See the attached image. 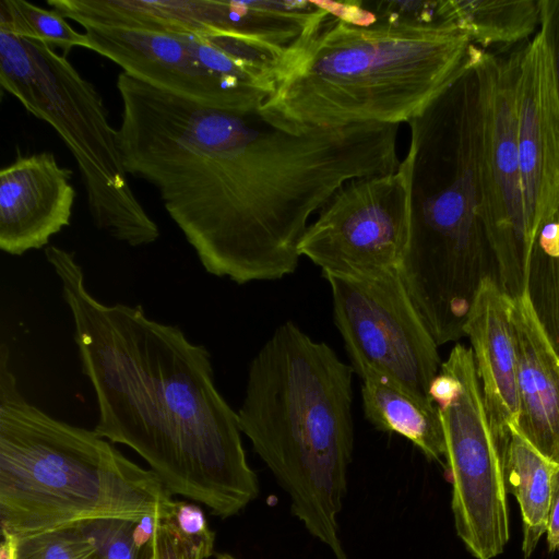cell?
Listing matches in <instances>:
<instances>
[{
    "instance_id": "8",
    "label": "cell",
    "mask_w": 559,
    "mask_h": 559,
    "mask_svg": "<svg viewBox=\"0 0 559 559\" xmlns=\"http://www.w3.org/2000/svg\"><path fill=\"white\" fill-rule=\"evenodd\" d=\"M87 49L124 73L222 110L257 112L273 93L284 50L233 33L191 34L86 24Z\"/></svg>"
},
{
    "instance_id": "16",
    "label": "cell",
    "mask_w": 559,
    "mask_h": 559,
    "mask_svg": "<svg viewBox=\"0 0 559 559\" xmlns=\"http://www.w3.org/2000/svg\"><path fill=\"white\" fill-rule=\"evenodd\" d=\"M520 419L518 430L544 456L559 464V353L531 290L512 297Z\"/></svg>"
},
{
    "instance_id": "18",
    "label": "cell",
    "mask_w": 559,
    "mask_h": 559,
    "mask_svg": "<svg viewBox=\"0 0 559 559\" xmlns=\"http://www.w3.org/2000/svg\"><path fill=\"white\" fill-rule=\"evenodd\" d=\"M558 464L537 451L514 428L504 449L507 491L520 506L523 522L522 550L527 559L546 534L552 475Z\"/></svg>"
},
{
    "instance_id": "26",
    "label": "cell",
    "mask_w": 559,
    "mask_h": 559,
    "mask_svg": "<svg viewBox=\"0 0 559 559\" xmlns=\"http://www.w3.org/2000/svg\"><path fill=\"white\" fill-rule=\"evenodd\" d=\"M548 44L559 99V0H540V26Z\"/></svg>"
},
{
    "instance_id": "1",
    "label": "cell",
    "mask_w": 559,
    "mask_h": 559,
    "mask_svg": "<svg viewBox=\"0 0 559 559\" xmlns=\"http://www.w3.org/2000/svg\"><path fill=\"white\" fill-rule=\"evenodd\" d=\"M399 127L290 131L260 111L203 106L165 152L162 199L207 273L281 280L298 266L313 213L348 181L399 169Z\"/></svg>"
},
{
    "instance_id": "29",
    "label": "cell",
    "mask_w": 559,
    "mask_h": 559,
    "mask_svg": "<svg viewBox=\"0 0 559 559\" xmlns=\"http://www.w3.org/2000/svg\"><path fill=\"white\" fill-rule=\"evenodd\" d=\"M216 559H236V558L229 554L223 552V554H218Z\"/></svg>"
},
{
    "instance_id": "14",
    "label": "cell",
    "mask_w": 559,
    "mask_h": 559,
    "mask_svg": "<svg viewBox=\"0 0 559 559\" xmlns=\"http://www.w3.org/2000/svg\"><path fill=\"white\" fill-rule=\"evenodd\" d=\"M72 170L52 153L20 156L0 171V249L21 255L46 248L70 225L75 199Z\"/></svg>"
},
{
    "instance_id": "28",
    "label": "cell",
    "mask_w": 559,
    "mask_h": 559,
    "mask_svg": "<svg viewBox=\"0 0 559 559\" xmlns=\"http://www.w3.org/2000/svg\"><path fill=\"white\" fill-rule=\"evenodd\" d=\"M148 559H160L159 554H158L156 535H154V537L151 542Z\"/></svg>"
},
{
    "instance_id": "7",
    "label": "cell",
    "mask_w": 559,
    "mask_h": 559,
    "mask_svg": "<svg viewBox=\"0 0 559 559\" xmlns=\"http://www.w3.org/2000/svg\"><path fill=\"white\" fill-rule=\"evenodd\" d=\"M0 84L64 142L81 173L94 225L131 247L155 242L159 228L129 183L118 129L95 86L67 57L0 28Z\"/></svg>"
},
{
    "instance_id": "17",
    "label": "cell",
    "mask_w": 559,
    "mask_h": 559,
    "mask_svg": "<svg viewBox=\"0 0 559 559\" xmlns=\"http://www.w3.org/2000/svg\"><path fill=\"white\" fill-rule=\"evenodd\" d=\"M359 377L366 419L378 430L406 438L429 460L445 467V441L437 405L380 376Z\"/></svg>"
},
{
    "instance_id": "25",
    "label": "cell",
    "mask_w": 559,
    "mask_h": 559,
    "mask_svg": "<svg viewBox=\"0 0 559 559\" xmlns=\"http://www.w3.org/2000/svg\"><path fill=\"white\" fill-rule=\"evenodd\" d=\"M127 520H97L80 525L97 547L100 559H148L150 546L134 544L133 526Z\"/></svg>"
},
{
    "instance_id": "9",
    "label": "cell",
    "mask_w": 559,
    "mask_h": 559,
    "mask_svg": "<svg viewBox=\"0 0 559 559\" xmlns=\"http://www.w3.org/2000/svg\"><path fill=\"white\" fill-rule=\"evenodd\" d=\"M441 368L460 386L437 405L445 441L457 536L476 559L499 556L510 538L504 449L492 432L471 348L456 344Z\"/></svg>"
},
{
    "instance_id": "20",
    "label": "cell",
    "mask_w": 559,
    "mask_h": 559,
    "mask_svg": "<svg viewBox=\"0 0 559 559\" xmlns=\"http://www.w3.org/2000/svg\"><path fill=\"white\" fill-rule=\"evenodd\" d=\"M155 535L160 559H206L214 551L203 510L187 501L171 499L162 508Z\"/></svg>"
},
{
    "instance_id": "3",
    "label": "cell",
    "mask_w": 559,
    "mask_h": 559,
    "mask_svg": "<svg viewBox=\"0 0 559 559\" xmlns=\"http://www.w3.org/2000/svg\"><path fill=\"white\" fill-rule=\"evenodd\" d=\"M484 51L457 26H358L330 13L286 49L259 111L290 131L408 123Z\"/></svg>"
},
{
    "instance_id": "6",
    "label": "cell",
    "mask_w": 559,
    "mask_h": 559,
    "mask_svg": "<svg viewBox=\"0 0 559 559\" xmlns=\"http://www.w3.org/2000/svg\"><path fill=\"white\" fill-rule=\"evenodd\" d=\"M0 348L1 535L22 538L97 520L138 522L173 498L159 477L94 430L28 403Z\"/></svg>"
},
{
    "instance_id": "2",
    "label": "cell",
    "mask_w": 559,
    "mask_h": 559,
    "mask_svg": "<svg viewBox=\"0 0 559 559\" xmlns=\"http://www.w3.org/2000/svg\"><path fill=\"white\" fill-rule=\"evenodd\" d=\"M73 321L82 372L95 393L97 436L144 459L170 495L237 514L259 493L238 415L214 381L211 354L141 305H107L88 290L74 253L44 250Z\"/></svg>"
},
{
    "instance_id": "19",
    "label": "cell",
    "mask_w": 559,
    "mask_h": 559,
    "mask_svg": "<svg viewBox=\"0 0 559 559\" xmlns=\"http://www.w3.org/2000/svg\"><path fill=\"white\" fill-rule=\"evenodd\" d=\"M459 25L486 50L492 45L522 41L540 26V0H454Z\"/></svg>"
},
{
    "instance_id": "27",
    "label": "cell",
    "mask_w": 559,
    "mask_h": 559,
    "mask_svg": "<svg viewBox=\"0 0 559 559\" xmlns=\"http://www.w3.org/2000/svg\"><path fill=\"white\" fill-rule=\"evenodd\" d=\"M546 537L549 551H559V464L551 480Z\"/></svg>"
},
{
    "instance_id": "5",
    "label": "cell",
    "mask_w": 559,
    "mask_h": 559,
    "mask_svg": "<svg viewBox=\"0 0 559 559\" xmlns=\"http://www.w3.org/2000/svg\"><path fill=\"white\" fill-rule=\"evenodd\" d=\"M408 124V152L399 167L408 195V236L399 274L440 346L462 335L484 276L488 245L481 214L475 67Z\"/></svg>"
},
{
    "instance_id": "15",
    "label": "cell",
    "mask_w": 559,
    "mask_h": 559,
    "mask_svg": "<svg viewBox=\"0 0 559 559\" xmlns=\"http://www.w3.org/2000/svg\"><path fill=\"white\" fill-rule=\"evenodd\" d=\"M512 297L484 275L472 297L462 331L471 342L484 403L496 438L507 443L520 419L516 353L510 318Z\"/></svg>"
},
{
    "instance_id": "24",
    "label": "cell",
    "mask_w": 559,
    "mask_h": 559,
    "mask_svg": "<svg viewBox=\"0 0 559 559\" xmlns=\"http://www.w3.org/2000/svg\"><path fill=\"white\" fill-rule=\"evenodd\" d=\"M13 539V559H100L97 547L81 526Z\"/></svg>"
},
{
    "instance_id": "4",
    "label": "cell",
    "mask_w": 559,
    "mask_h": 559,
    "mask_svg": "<svg viewBox=\"0 0 559 559\" xmlns=\"http://www.w3.org/2000/svg\"><path fill=\"white\" fill-rule=\"evenodd\" d=\"M324 342L287 321L251 360L239 427L290 499L293 514L347 559L337 515L354 450L353 373Z\"/></svg>"
},
{
    "instance_id": "23",
    "label": "cell",
    "mask_w": 559,
    "mask_h": 559,
    "mask_svg": "<svg viewBox=\"0 0 559 559\" xmlns=\"http://www.w3.org/2000/svg\"><path fill=\"white\" fill-rule=\"evenodd\" d=\"M374 16L373 25L438 28L459 25L454 0L361 1Z\"/></svg>"
},
{
    "instance_id": "12",
    "label": "cell",
    "mask_w": 559,
    "mask_h": 559,
    "mask_svg": "<svg viewBox=\"0 0 559 559\" xmlns=\"http://www.w3.org/2000/svg\"><path fill=\"white\" fill-rule=\"evenodd\" d=\"M407 236L408 195L397 169L345 183L309 224L298 252L323 276H367L399 270Z\"/></svg>"
},
{
    "instance_id": "21",
    "label": "cell",
    "mask_w": 559,
    "mask_h": 559,
    "mask_svg": "<svg viewBox=\"0 0 559 559\" xmlns=\"http://www.w3.org/2000/svg\"><path fill=\"white\" fill-rule=\"evenodd\" d=\"M0 28L14 36L36 39L60 49L67 57L74 48L87 49V37L76 32L56 10H47L24 0L0 1Z\"/></svg>"
},
{
    "instance_id": "10",
    "label": "cell",
    "mask_w": 559,
    "mask_h": 559,
    "mask_svg": "<svg viewBox=\"0 0 559 559\" xmlns=\"http://www.w3.org/2000/svg\"><path fill=\"white\" fill-rule=\"evenodd\" d=\"M324 277L332 292L334 322L354 371L380 376L414 396L432 402L429 385L442 365L438 344L407 294L399 270Z\"/></svg>"
},
{
    "instance_id": "11",
    "label": "cell",
    "mask_w": 559,
    "mask_h": 559,
    "mask_svg": "<svg viewBox=\"0 0 559 559\" xmlns=\"http://www.w3.org/2000/svg\"><path fill=\"white\" fill-rule=\"evenodd\" d=\"M516 51H484L475 66L480 99V193L485 234L499 285L510 297L531 290L533 247L526 227L516 144Z\"/></svg>"
},
{
    "instance_id": "22",
    "label": "cell",
    "mask_w": 559,
    "mask_h": 559,
    "mask_svg": "<svg viewBox=\"0 0 559 559\" xmlns=\"http://www.w3.org/2000/svg\"><path fill=\"white\" fill-rule=\"evenodd\" d=\"M536 280V308L559 353V204L539 226L533 247L531 281Z\"/></svg>"
},
{
    "instance_id": "13",
    "label": "cell",
    "mask_w": 559,
    "mask_h": 559,
    "mask_svg": "<svg viewBox=\"0 0 559 559\" xmlns=\"http://www.w3.org/2000/svg\"><path fill=\"white\" fill-rule=\"evenodd\" d=\"M516 144L528 237L559 204V99L544 33L516 51Z\"/></svg>"
}]
</instances>
